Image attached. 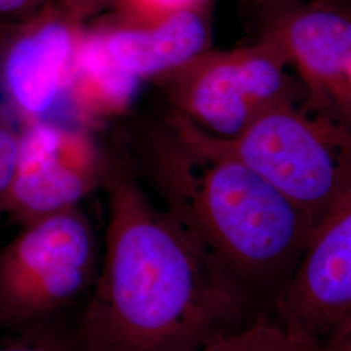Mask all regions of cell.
Listing matches in <instances>:
<instances>
[{
  "mask_svg": "<svg viewBox=\"0 0 351 351\" xmlns=\"http://www.w3.org/2000/svg\"><path fill=\"white\" fill-rule=\"evenodd\" d=\"M19 149V132L0 124V207L10 188Z\"/></svg>",
  "mask_w": 351,
  "mask_h": 351,
  "instance_id": "9a60e30c",
  "label": "cell"
},
{
  "mask_svg": "<svg viewBox=\"0 0 351 351\" xmlns=\"http://www.w3.org/2000/svg\"><path fill=\"white\" fill-rule=\"evenodd\" d=\"M208 1L147 23L104 17L94 26L107 53L128 73L142 80L175 73L210 47Z\"/></svg>",
  "mask_w": 351,
  "mask_h": 351,
  "instance_id": "30bf717a",
  "label": "cell"
},
{
  "mask_svg": "<svg viewBox=\"0 0 351 351\" xmlns=\"http://www.w3.org/2000/svg\"><path fill=\"white\" fill-rule=\"evenodd\" d=\"M77 314L75 310L8 332L0 339V351H90L80 333Z\"/></svg>",
  "mask_w": 351,
  "mask_h": 351,
  "instance_id": "5bb4252c",
  "label": "cell"
},
{
  "mask_svg": "<svg viewBox=\"0 0 351 351\" xmlns=\"http://www.w3.org/2000/svg\"><path fill=\"white\" fill-rule=\"evenodd\" d=\"M330 341H345V342H351V319L345 326L339 329V332H337L332 339H328L326 342H330ZM323 345H324V343H323Z\"/></svg>",
  "mask_w": 351,
  "mask_h": 351,
  "instance_id": "e0dca14e",
  "label": "cell"
},
{
  "mask_svg": "<svg viewBox=\"0 0 351 351\" xmlns=\"http://www.w3.org/2000/svg\"><path fill=\"white\" fill-rule=\"evenodd\" d=\"M51 0H0V25L23 21L40 11Z\"/></svg>",
  "mask_w": 351,
  "mask_h": 351,
  "instance_id": "2e32d148",
  "label": "cell"
},
{
  "mask_svg": "<svg viewBox=\"0 0 351 351\" xmlns=\"http://www.w3.org/2000/svg\"><path fill=\"white\" fill-rule=\"evenodd\" d=\"M167 82L176 114L216 138L237 136L278 104L307 101L287 56L265 36L243 47L208 49Z\"/></svg>",
  "mask_w": 351,
  "mask_h": 351,
  "instance_id": "5b68a950",
  "label": "cell"
},
{
  "mask_svg": "<svg viewBox=\"0 0 351 351\" xmlns=\"http://www.w3.org/2000/svg\"><path fill=\"white\" fill-rule=\"evenodd\" d=\"M195 351H323V346L264 314Z\"/></svg>",
  "mask_w": 351,
  "mask_h": 351,
  "instance_id": "7c38bea8",
  "label": "cell"
},
{
  "mask_svg": "<svg viewBox=\"0 0 351 351\" xmlns=\"http://www.w3.org/2000/svg\"><path fill=\"white\" fill-rule=\"evenodd\" d=\"M141 82L113 62L95 27L85 25L65 93L80 117L101 121L123 114L136 99Z\"/></svg>",
  "mask_w": 351,
  "mask_h": 351,
  "instance_id": "8fae6325",
  "label": "cell"
},
{
  "mask_svg": "<svg viewBox=\"0 0 351 351\" xmlns=\"http://www.w3.org/2000/svg\"><path fill=\"white\" fill-rule=\"evenodd\" d=\"M84 27L56 0L0 25V94L24 125L46 121L66 93Z\"/></svg>",
  "mask_w": 351,
  "mask_h": 351,
  "instance_id": "9c48e42d",
  "label": "cell"
},
{
  "mask_svg": "<svg viewBox=\"0 0 351 351\" xmlns=\"http://www.w3.org/2000/svg\"><path fill=\"white\" fill-rule=\"evenodd\" d=\"M106 185L101 269L77 314L90 351H195L265 314L136 178Z\"/></svg>",
  "mask_w": 351,
  "mask_h": 351,
  "instance_id": "6da1fadb",
  "label": "cell"
},
{
  "mask_svg": "<svg viewBox=\"0 0 351 351\" xmlns=\"http://www.w3.org/2000/svg\"><path fill=\"white\" fill-rule=\"evenodd\" d=\"M350 11H351V8H350Z\"/></svg>",
  "mask_w": 351,
  "mask_h": 351,
  "instance_id": "d6986e66",
  "label": "cell"
},
{
  "mask_svg": "<svg viewBox=\"0 0 351 351\" xmlns=\"http://www.w3.org/2000/svg\"><path fill=\"white\" fill-rule=\"evenodd\" d=\"M268 314L322 345L351 319V181L315 226Z\"/></svg>",
  "mask_w": 351,
  "mask_h": 351,
  "instance_id": "ba28073f",
  "label": "cell"
},
{
  "mask_svg": "<svg viewBox=\"0 0 351 351\" xmlns=\"http://www.w3.org/2000/svg\"><path fill=\"white\" fill-rule=\"evenodd\" d=\"M168 124L141 143L145 175L163 208L268 314L317 221L246 165Z\"/></svg>",
  "mask_w": 351,
  "mask_h": 351,
  "instance_id": "7a4b0ae2",
  "label": "cell"
},
{
  "mask_svg": "<svg viewBox=\"0 0 351 351\" xmlns=\"http://www.w3.org/2000/svg\"><path fill=\"white\" fill-rule=\"evenodd\" d=\"M177 125L211 150L250 168L319 223L351 181V132L307 101L265 111L232 138L203 133L173 112Z\"/></svg>",
  "mask_w": 351,
  "mask_h": 351,
  "instance_id": "3957f363",
  "label": "cell"
},
{
  "mask_svg": "<svg viewBox=\"0 0 351 351\" xmlns=\"http://www.w3.org/2000/svg\"><path fill=\"white\" fill-rule=\"evenodd\" d=\"M101 262L94 228L78 207L23 226L0 250V328L8 333L75 311Z\"/></svg>",
  "mask_w": 351,
  "mask_h": 351,
  "instance_id": "277c9868",
  "label": "cell"
},
{
  "mask_svg": "<svg viewBox=\"0 0 351 351\" xmlns=\"http://www.w3.org/2000/svg\"><path fill=\"white\" fill-rule=\"evenodd\" d=\"M323 351H351V342L330 341L323 345Z\"/></svg>",
  "mask_w": 351,
  "mask_h": 351,
  "instance_id": "ac0fdd59",
  "label": "cell"
},
{
  "mask_svg": "<svg viewBox=\"0 0 351 351\" xmlns=\"http://www.w3.org/2000/svg\"><path fill=\"white\" fill-rule=\"evenodd\" d=\"M66 12L82 25L99 14H110L132 23H146L165 14L193 7L207 0H56Z\"/></svg>",
  "mask_w": 351,
  "mask_h": 351,
  "instance_id": "4fadbf2b",
  "label": "cell"
},
{
  "mask_svg": "<svg viewBox=\"0 0 351 351\" xmlns=\"http://www.w3.org/2000/svg\"><path fill=\"white\" fill-rule=\"evenodd\" d=\"M110 175L88 133L47 121L25 124L19 132L12 180L0 213L25 226L78 207Z\"/></svg>",
  "mask_w": 351,
  "mask_h": 351,
  "instance_id": "52a82bcc",
  "label": "cell"
},
{
  "mask_svg": "<svg viewBox=\"0 0 351 351\" xmlns=\"http://www.w3.org/2000/svg\"><path fill=\"white\" fill-rule=\"evenodd\" d=\"M263 34L287 56L316 112L351 132V11L323 3L264 0Z\"/></svg>",
  "mask_w": 351,
  "mask_h": 351,
  "instance_id": "8992f818",
  "label": "cell"
}]
</instances>
